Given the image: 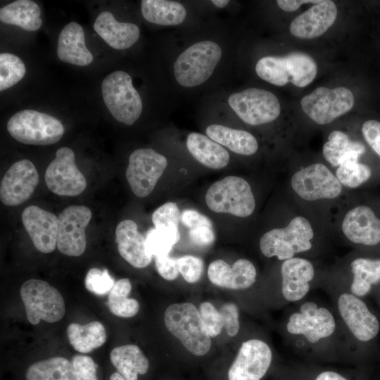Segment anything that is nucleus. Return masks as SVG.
I'll use <instances>...</instances> for the list:
<instances>
[{
  "instance_id": "f257e3e1",
  "label": "nucleus",
  "mask_w": 380,
  "mask_h": 380,
  "mask_svg": "<svg viewBox=\"0 0 380 380\" xmlns=\"http://www.w3.org/2000/svg\"><path fill=\"white\" fill-rule=\"evenodd\" d=\"M291 199L331 229L335 210L348 194L334 171L322 162H314L291 171Z\"/></svg>"
},
{
  "instance_id": "f03ea898",
  "label": "nucleus",
  "mask_w": 380,
  "mask_h": 380,
  "mask_svg": "<svg viewBox=\"0 0 380 380\" xmlns=\"http://www.w3.org/2000/svg\"><path fill=\"white\" fill-rule=\"evenodd\" d=\"M331 230L355 246L380 248V198L348 191L333 214Z\"/></svg>"
},
{
  "instance_id": "7ed1b4c3",
  "label": "nucleus",
  "mask_w": 380,
  "mask_h": 380,
  "mask_svg": "<svg viewBox=\"0 0 380 380\" xmlns=\"http://www.w3.org/2000/svg\"><path fill=\"white\" fill-rule=\"evenodd\" d=\"M289 218L282 227L264 233L259 241L261 253L267 258L286 260L310 251L317 232L331 229L322 221L300 208L291 199Z\"/></svg>"
},
{
  "instance_id": "20e7f679",
  "label": "nucleus",
  "mask_w": 380,
  "mask_h": 380,
  "mask_svg": "<svg viewBox=\"0 0 380 380\" xmlns=\"http://www.w3.org/2000/svg\"><path fill=\"white\" fill-rule=\"evenodd\" d=\"M164 322L167 330L192 354L202 356L210 350V337L199 310L192 303L170 305L165 312Z\"/></svg>"
},
{
  "instance_id": "39448f33",
  "label": "nucleus",
  "mask_w": 380,
  "mask_h": 380,
  "mask_svg": "<svg viewBox=\"0 0 380 380\" xmlns=\"http://www.w3.org/2000/svg\"><path fill=\"white\" fill-rule=\"evenodd\" d=\"M205 202L215 213L239 217L251 216L256 206L250 184L237 176H228L214 182L206 192Z\"/></svg>"
},
{
  "instance_id": "423d86ee",
  "label": "nucleus",
  "mask_w": 380,
  "mask_h": 380,
  "mask_svg": "<svg viewBox=\"0 0 380 380\" xmlns=\"http://www.w3.org/2000/svg\"><path fill=\"white\" fill-rule=\"evenodd\" d=\"M8 134L25 144L51 145L58 142L64 134V127L55 117L34 110H22L7 122Z\"/></svg>"
},
{
  "instance_id": "0eeeda50",
  "label": "nucleus",
  "mask_w": 380,
  "mask_h": 380,
  "mask_svg": "<svg viewBox=\"0 0 380 380\" xmlns=\"http://www.w3.org/2000/svg\"><path fill=\"white\" fill-rule=\"evenodd\" d=\"M101 91L106 107L118 121L132 125L139 119L143 108L141 99L126 72L116 70L106 76Z\"/></svg>"
},
{
  "instance_id": "6e6552de",
  "label": "nucleus",
  "mask_w": 380,
  "mask_h": 380,
  "mask_svg": "<svg viewBox=\"0 0 380 380\" xmlns=\"http://www.w3.org/2000/svg\"><path fill=\"white\" fill-rule=\"evenodd\" d=\"M221 56L222 50L215 42L203 41L191 45L175 62L177 82L185 87L203 83L213 74Z\"/></svg>"
},
{
  "instance_id": "1a4fd4ad",
  "label": "nucleus",
  "mask_w": 380,
  "mask_h": 380,
  "mask_svg": "<svg viewBox=\"0 0 380 380\" xmlns=\"http://www.w3.org/2000/svg\"><path fill=\"white\" fill-rule=\"evenodd\" d=\"M20 293L26 316L33 325L40 320L49 323L61 320L65 313V302L61 293L48 282L32 279L25 281Z\"/></svg>"
},
{
  "instance_id": "9d476101",
  "label": "nucleus",
  "mask_w": 380,
  "mask_h": 380,
  "mask_svg": "<svg viewBox=\"0 0 380 380\" xmlns=\"http://www.w3.org/2000/svg\"><path fill=\"white\" fill-rule=\"evenodd\" d=\"M300 104L303 112L312 121L325 125L348 112L354 105V96L345 87H319L303 96Z\"/></svg>"
},
{
  "instance_id": "9b49d317",
  "label": "nucleus",
  "mask_w": 380,
  "mask_h": 380,
  "mask_svg": "<svg viewBox=\"0 0 380 380\" xmlns=\"http://www.w3.org/2000/svg\"><path fill=\"white\" fill-rule=\"evenodd\" d=\"M228 103L236 114L251 125L271 122L281 113L277 97L269 91L255 87L232 94Z\"/></svg>"
},
{
  "instance_id": "f8f14e48",
  "label": "nucleus",
  "mask_w": 380,
  "mask_h": 380,
  "mask_svg": "<svg viewBox=\"0 0 380 380\" xmlns=\"http://www.w3.org/2000/svg\"><path fill=\"white\" fill-rule=\"evenodd\" d=\"M167 165L166 158L151 148L133 151L126 170L132 191L139 197L148 196Z\"/></svg>"
},
{
  "instance_id": "ddd939ff",
  "label": "nucleus",
  "mask_w": 380,
  "mask_h": 380,
  "mask_svg": "<svg viewBox=\"0 0 380 380\" xmlns=\"http://www.w3.org/2000/svg\"><path fill=\"white\" fill-rule=\"evenodd\" d=\"M45 182L51 191L59 196H75L84 191L87 181L75 164L71 148L61 147L56 151L55 159L46 170Z\"/></svg>"
},
{
  "instance_id": "4468645a",
  "label": "nucleus",
  "mask_w": 380,
  "mask_h": 380,
  "mask_svg": "<svg viewBox=\"0 0 380 380\" xmlns=\"http://www.w3.org/2000/svg\"><path fill=\"white\" fill-rule=\"evenodd\" d=\"M91 218V210L84 205H70L58 217L56 246L68 256H80L85 251V228Z\"/></svg>"
},
{
  "instance_id": "2eb2a0df",
  "label": "nucleus",
  "mask_w": 380,
  "mask_h": 380,
  "mask_svg": "<svg viewBox=\"0 0 380 380\" xmlns=\"http://www.w3.org/2000/svg\"><path fill=\"white\" fill-rule=\"evenodd\" d=\"M268 345L258 339L243 342L228 371L229 380H260L272 362Z\"/></svg>"
},
{
  "instance_id": "dca6fc26",
  "label": "nucleus",
  "mask_w": 380,
  "mask_h": 380,
  "mask_svg": "<svg viewBox=\"0 0 380 380\" xmlns=\"http://www.w3.org/2000/svg\"><path fill=\"white\" fill-rule=\"evenodd\" d=\"M286 328L292 334H303L312 343L331 336L336 328L332 314L324 308H318L314 302L300 306V312L293 313Z\"/></svg>"
},
{
  "instance_id": "f3484780",
  "label": "nucleus",
  "mask_w": 380,
  "mask_h": 380,
  "mask_svg": "<svg viewBox=\"0 0 380 380\" xmlns=\"http://www.w3.org/2000/svg\"><path fill=\"white\" fill-rule=\"evenodd\" d=\"M39 182V175L34 164L27 159L13 164L1 182L0 198L9 206L27 201Z\"/></svg>"
},
{
  "instance_id": "a211bd4d",
  "label": "nucleus",
  "mask_w": 380,
  "mask_h": 380,
  "mask_svg": "<svg viewBox=\"0 0 380 380\" xmlns=\"http://www.w3.org/2000/svg\"><path fill=\"white\" fill-rule=\"evenodd\" d=\"M338 308L341 317L357 339L367 342L377 336L379 320L357 296L342 293L338 300Z\"/></svg>"
},
{
  "instance_id": "6ab92c4d",
  "label": "nucleus",
  "mask_w": 380,
  "mask_h": 380,
  "mask_svg": "<svg viewBox=\"0 0 380 380\" xmlns=\"http://www.w3.org/2000/svg\"><path fill=\"white\" fill-rule=\"evenodd\" d=\"M22 222L39 251L49 253L54 251L58 230V217L37 205H30L22 213Z\"/></svg>"
},
{
  "instance_id": "aec40b11",
  "label": "nucleus",
  "mask_w": 380,
  "mask_h": 380,
  "mask_svg": "<svg viewBox=\"0 0 380 380\" xmlns=\"http://www.w3.org/2000/svg\"><path fill=\"white\" fill-rule=\"evenodd\" d=\"M337 8L334 1L324 0L296 16L291 23V33L300 39L322 35L335 22Z\"/></svg>"
},
{
  "instance_id": "412c9836",
  "label": "nucleus",
  "mask_w": 380,
  "mask_h": 380,
  "mask_svg": "<svg viewBox=\"0 0 380 380\" xmlns=\"http://www.w3.org/2000/svg\"><path fill=\"white\" fill-rule=\"evenodd\" d=\"M256 270L248 260L241 258L232 266L218 259L212 262L208 268L210 282L217 286L229 289H245L255 281Z\"/></svg>"
},
{
  "instance_id": "4be33fe9",
  "label": "nucleus",
  "mask_w": 380,
  "mask_h": 380,
  "mask_svg": "<svg viewBox=\"0 0 380 380\" xmlns=\"http://www.w3.org/2000/svg\"><path fill=\"white\" fill-rule=\"evenodd\" d=\"M281 275L282 294L287 300L294 302L303 298L309 291L315 268L309 260L293 257L283 261Z\"/></svg>"
},
{
  "instance_id": "5701e85b",
  "label": "nucleus",
  "mask_w": 380,
  "mask_h": 380,
  "mask_svg": "<svg viewBox=\"0 0 380 380\" xmlns=\"http://www.w3.org/2000/svg\"><path fill=\"white\" fill-rule=\"evenodd\" d=\"M115 241L120 255L133 267L143 268L151 263L153 257L146 251L145 236L133 220H124L118 224Z\"/></svg>"
},
{
  "instance_id": "b1692460",
  "label": "nucleus",
  "mask_w": 380,
  "mask_h": 380,
  "mask_svg": "<svg viewBox=\"0 0 380 380\" xmlns=\"http://www.w3.org/2000/svg\"><path fill=\"white\" fill-rule=\"evenodd\" d=\"M96 32L112 48L122 50L131 47L139 38L138 26L120 23L108 11L99 14L94 23Z\"/></svg>"
},
{
  "instance_id": "393cba45",
  "label": "nucleus",
  "mask_w": 380,
  "mask_h": 380,
  "mask_svg": "<svg viewBox=\"0 0 380 380\" xmlns=\"http://www.w3.org/2000/svg\"><path fill=\"white\" fill-rule=\"evenodd\" d=\"M57 55L61 61L79 66L88 65L93 61L80 24L70 22L64 26L58 37Z\"/></svg>"
},
{
  "instance_id": "a878e982",
  "label": "nucleus",
  "mask_w": 380,
  "mask_h": 380,
  "mask_svg": "<svg viewBox=\"0 0 380 380\" xmlns=\"http://www.w3.org/2000/svg\"><path fill=\"white\" fill-rule=\"evenodd\" d=\"M186 146L190 153L205 167L219 170L229 163L228 151L204 134L197 132L189 134Z\"/></svg>"
},
{
  "instance_id": "bb28decb",
  "label": "nucleus",
  "mask_w": 380,
  "mask_h": 380,
  "mask_svg": "<svg viewBox=\"0 0 380 380\" xmlns=\"http://www.w3.org/2000/svg\"><path fill=\"white\" fill-rule=\"evenodd\" d=\"M205 132L214 141L240 155L251 156L258 149L257 139L250 132L244 130L211 125L206 128Z\"/></svg>"
},
{
  "instance_id": "cd10ccee",
  "label": "nucleus",
  "mask_w": 380,
  "mask_h": 380,
  "mask_svg": "<svg viewBox=\"0 0 380 380\" xmlns=\"http://www.w3.org/2000/svg\"><path fill=\"white\" fill-rule=\"evenodd\" d=\"M112 364L126 380H137L138 374H145L148 360L136 345L128 344L113 348L110 354Z\"/></svg>"
},
{
  "instance_id": "c85d7f7f",
  "label": "nucleus",
  "mask_w": 380,
  "mask_h": 380,
  "mask_svg": "<svg viewBox=\"0 0 380 380\" xmlns=\"http://www.w3.org/2000/svg\"><path fill=\"white\" fill-rule=\"evenodd\" d=\"M39 5L31 0H18L0 9V20L27 31H36L42 24Z\"/></svg>"
},
{
  "instance_id": "c756f323",
  "label": "nucleus",
  "mask_w": 380,
  "mask_h": 380,
  "mask_svg": "<svg viewBox=\"0 0 380 380\" xmlns=\"http://www.w3.org/2000/svg\"><path fill=\"white\" fill-rule=\"evenodd\" d=\"M353 281L350 291L357 297L368 294L380 282V258L359 257L350 262Z\"/></svg>"
},
{
  "instance_id": "7c9ffc66",
  "label": "nucleus",
  "mask_w": 380,
  "mask_h": 380,
  "mask_svg": "<svg viewBox=\"0 0 380 380\" xmlns=\"http://www.w3.org/2000/svg\"><path fill=\"white\" fill-rule=\"evenodd\" d=\"M367 148L360 141L352 140L341 130H334L328 136L322 147V155L331 167L336 169L343 160L353 153L365 154Z\"/></svg>"
},
{
  "instance_id": "2f4dec72",
  "label": "nucleus",
  "mask_w": 380,
  "mask_h": 380,
  "mask_svg": "<svg viewBox=\"0 0 380 380\" xmlns=\"http://www.w3.org/2000/svg\"><path fill=\"white\" fill-rule=\"evenodd\" d=\"M67 336L73 348L81 353H88L101 347L106 341L103 325L97 321L85 325L71 323L67 328Z\"/></svg>"
},
{
  "instance_id": "473e14b6",
  "label": "nucleus",
  "mask_w": 380,
  "mask_h": 380,
  "mask_svg": "<svg viewBox=\"0 0 380 380\" xmlns=\"http://www.w3.org/2000/svg\"><path fill=\"white\" fill-rule=\"evenodd\" d=\"M141 8L145 20L160 25H179L186 15L183 5L173 1L143 0Z\"/></svg>"
},
{
  "instance_id": "72a5a7b5",
  "label": "nucleus",
  "mask_w": 380,
  "mask_h": 380,
  "mask_svg": "<svg viewBox=\"0 0 380 380\" xmlns=\"http://www.w3.org/2000/svg\"><path fill=\"white\" fill-rule=\"evenodd\" d=\"M26 380H75L72 362L63 357H53L31 365Z\"/></svg>"
},
{
  "instance_id": "f704fd0d",
  "label": "nucleus",
  "mask_w": 380,
  "mask_h": 380,
  "mask_svg": "<svg viewBox=\"0 0 380 380\" xmlns=\"http://www.w3.org/2000/svg\"><path fill=\"white\" fill-rule=\"evenodd\" d=\"M132 289L129 279H118L108 293L107 305L113 315L122 317L134 316L139 310V303L134 298H129Z\"/></svg>"
},
{
  "instance_id": "c9c22d12",
  "label": "nucleus",
  "mask_w": 380,
  "mask_h": 380,
  "mask_svg": "<svg viewBox=\"0 0 380 380\" xmlns=\"http://www.w3.org/2000/svg\"><path fill=\"white\" fill-rule=\"evenodd\" d=\"M284 56L288 65L290 82L298 87H304L314 80L317 72V66L310 56L302 52H293Z\"/></svg>"
},
{
  "instance_id": "e433bc0d",
  "label": "nucleus",
  "mask_w": 380,
  "mask_h": 380,
  "mask_svg": "<svg viewBox=\"0 0 380 380\" xmlns=\"http://www.w3.org/2000/svg\"><path fill=\"white\" fill-rule=\"evenodd\" d=\"M180 239L178 228L158 227L148 231L145 236L147 253L152 257L169 255L172 247Z\"/></svg>"
},
{
  "instance_id": "4c0bfd02",
  "label": "nucleus",
  "mask_w": 380,
  "mask_h": 380,
  "mask_svg": "<svg viewBox=\"0 0 380 380\" xmlns=\"http://www.w3.org/2000/svg\"><path fill=\"white\" fill-rule=\"evenodd\" d=\"M255 72L259 77L274 85L281 87L290 82L285 56H269L256 63Z\"/></svg>"
},
{
  "instance_id": "58836bf2",
  "label": "nucleus",
  "mask_w": 380,
  "mask_h": 380,
  "mask_svg": "<svg viewBox=\"0 0 380 380\" xmlns=\"http://www.w3.org/2000/svg\"><path fill=\"white\" fill-rule=\"evenodd\" d=\"M26 72L23 61L11 53L0 54V90L7 89L25 76Z\"/></svg>"
},
{
  "instance_id": "ea45409f",
  "label": "nucleus",
  "mask_w": 380,
  "mask_h": 380,
  "mask_svg": "<svg viewBox=\"0 0 380 380\" xmlns=\"http://www.w3.org/2000/svg\"><path fill=\"white\" fill-rule=\"evenodd\" d=\"M115 282L107 270L98 268L90 269L84 281L86 289L98 296L109 293Z\"/></svg>"
},
{
  "instance_id": "a19ab883",
  "label": "nucleus",
  "mask_w": 380,
  "mask_h": 380,
  "mask_svg": "<svg viewBox=\"0 0 380 380\" xmlns=\"http://www.w3.org/2000/svg\"><path fill=\"white\" fill-rule=\"evenodd\" d=\"M182 213L177 205L167 202L158 208L152 215V222L155 228H178L181 221Z\"/></svg>"
},
{
  "instance_id": "79ce46f5",
  "label": "nucleus",
  "mask_w": 380,
  "mask_h": 380,
  "mask_svg": "<svg viewBox=\"0 0 380 380\" xmlns=\"http://www.w3.org/2000/svg\"><path fill=\"white\" fill-rule=\"evenodd\" d=\"M199 312L210 337L218 336L224 327L220 311L212 303L203 302L200 305Z\"/></svg>"
},
{
  "instance_id": "37998d69",
  "label": "nucleus",
  "mask_w": 380,
  "mask_h": 380,
  "mask_svg": "<svg viewBox=\"0 0 380 380\" xmlns=\"http://www.w3.org/2000/svg\"><path fill=\"white\" fill-rule=\"evenodd\" d=\"M179 273L189 283L198 281L203 271L202 259L194 255H186L177 258Z\"/></svg>"
},
{
  "instance_id": "c03bdc74",
  "label": "nucleus",
  "mask_w": 380,
  "mask_h": 380,
  "mask_svg": "<svg viewBox=\"0 0 380 380\" xmlns=\"http://www.w3.org/2000/svg\"><path fill=\"white\" fill-rule=\"evenodd\" d=\"M75 380H98L97 365L87 355H76L72 358Z\"/></svg>"
},
{
  "instance_id": "a18cd8bd",
  "label": "nucleus",
  "mask_w": 380,
  "mask_h": 380,
  "mask_svg": "<svg viewBox=\"0 0 380 380\" xmlns=\"http://www.w3.org/2000/svg\"><path fill=\"white\" fill-rule=\"evenodd\" d=\"M361 132L366 144L380 158V122L376 120L365 121Z\"/></svg>"
},
{
  "instance_id": "49530a36",
  "label": "nucleus",
  "mask_w": 380,
  "mask_h": 380,
  "mask_svg": "<svg viewBox=\"0 0 380 380\" xmlns=\"http://www.w3.org/2000/svg\"><path fill=\"white\" fill-rule=\"evenodd\" d=\"M220 312L222 315L227 334L230 336H236L240 327L236 305L232 303H227L222 306Z\"/></svg>"
},
{
  "instance_id": "de8ad7c7",
  "label": "nucleus",
  "mask_w": 380,
  "mask_h": 380,
  "mask_svg": "<svg viewBox=\"0 0 380 380\" xmlns=\"http://www.w3.org/2000/svg\"><path fill=\"white\" fill-rule=\"evenodd\" d=\"M156 267L159 274L166 280L172 281L177 278L179 271L177 258L169 255L155 258Z\"/></svg>"
},
{
  "instance_id": "09e8293b",
  "label": "nucleus",
  "mask_w": 380,
  "mask_h": 380,
  "mask_svg": "<svg viewBox=\"0 0 380 380\" xmlns=\"http://www.w3.org/2000/svg\"><path fill=\"white\" fill-rule=\"evenodd\" d=\"M182 223L189 229L208 227L212 228L213 224L210 220L205 215L194 210H185L182 213Z\"/></svg>"
},
{
  "instance_id": "8fccbe9b",
  "label": "nucleus",
  "mask_w": 380,
  "mask_h": 380,
  "mask_svg": "<svg viewBox=\"0 0 380 380\" xmlns=\"http://www.w3.org/2000/svg\"><path fill=\"white\" fill-rule=\"evenodd\" d=\"M189 237L194 244L200 247L210 246L214 242L215 238L212 228L208 227H201L189 229Z\"/></svg>"
},
{
  "instance_id": "3c124183",
  "label": "nucleus",
  "mask_w": 380,
  "mask_h": 380,
  "mask_svg": "<svg viewBox=\"0 0 380 380\" xmlns=\"http://www.w3.org/2000/svg\"><path fill=\"white\" fill-rule=\"evenodd\" d=\"M322 0H278L277 3L279 8L286 12L296 11L301 5L305 4H318Z\"/></svg>"
},
{
  "instance_id": "603ef678",
  "label": "nucleus",
  "mask_w": 380,
  "mask_h": 380,
  "mask_svg": "<svg viewBox=\"0 0 380 380\" xmlns=\"http://www.w3.org/2000/svg\"><path fill=\"white\" fill-rule=\"evenodd\" d=\"M315 380H347V379L336 372H331V371H326L319 374L317 376Z\"/></svg>"
},
{
  "instance_id": "864d4df0",
  "label": "nucleus",
  "mask_w": 380,
  "mask_h": 380,
  "mask_svg": "<svg viewBox=\"0 0 380 380\" xmlns=\"http://www.w3.org/2000/svg\"><path fill=\"white\" fill-rule=\"evenodd\" d=\"M229 1L228 0H213L212 3L218 8H224L228 4Z\"/></svg>"
},
{
  "instance_id": "5fc2aeb1",
  "label": "nucleus",
  "mask_w": 380,
  "mask_h": 380,
  "mask_svg": "<svg viewBox=\"0 0 380 380\" xmlns=\"http://www.w3.org/2000/svg\"><path fill=\"white\" fill-rule=\"evenodd\" d=\"M109 380H126L119 372H114Z\"/></svg>"
}]
</instances>
